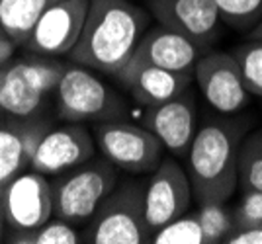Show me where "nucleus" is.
I'll return each mask as SVG.
<instances>
[{"label": "nucleus", "instance_id": "9d476101", "mask_svg": "<svg viewBox=\"0 0 262 244\" xmlns=\"http://www.w3.org/2000/svg\"><path fill=\"white\" fill-rule=\"evenodd\" d=\"M90 0H61L37 20L24 49L35 55H71L82 34Z\"/></svg>", "mask_w": 262, "mask_h": 244}, {"label": "nucleus", "instance_id": "1a4fd4ad", "mask_svg": "<svg viewBox=\"0 0 262 244\" xmlns=\"http://www.w3.org/2000/svg\"><path fill=\"white\" fill-rule=\"evenodd\" d=\"M194 78L206 102L219 113H237L251 102L233 53L206 51L194 67Z\"/></svg>", "mask_w": 262, "mask_h": 244}, {"label": "nucleus", "instance_id": "bb28decb", "mask_svg": "<svg viewBox=\"0 0 262 244\" xmlns=\"http://www.w3.org/2000/svg\"><path fill=\"white\" fill-rule=\"evenodd\" d=\"M6 229H8V223H6V209H4V191L0 188V242H4Z\"/></svg>", "mask_w": 262, "mask_h": 244}, {"label": "nucleus", "instance_id": "6ab92c4d", "mask_svg": "<svg viewBox=\"0 0 262 244\" xmlns=\"http://www.w3.org/2000/svg\"><path fill=\"white\" fill-rule=\"evenodd\" d=\"M4 242L10 244H78L82 242V234L73 227V223L51 217L43 225L28 231H10L4 236Z\"/></svg>", "mask_w": 262, "mask_h": 244}, {"label": "nucleus", "instance_id": "4be33fe9", "mask_svg": "<svg viewBox=\"0 0 262 244\" xmlns=\"http://www.w3.org/2000/svg\"><path fill=\"white\" fill-rule=\"evenodd\" d=\"M149 244H204V233L196 213H184L155 231Z\"/></svg>", "mask_w": 262, "mask_h": 244}, {"label": "nucleus", "instance_id": "412c9836", "mask_svg": "<svg viewBox=\"0 0 262 244\" xmlns=\"http://www.w3.org/2000/svg\"><path fill=\"white\" fill-rule=\"evenodd\" d=\"M196 217L204 233V244L223 242L225 236L233 233L235 221H233V209L227 207V201H208L200 203Z\"/></svg>", "mask_w": 262, "mask_h": 244}, {"label": "nucleus", "instance_id": "2eb2a0df", "mask_svg": "<svg viewBox=\"0 0 262 244\" xmlns=\"http://www.w3.org/2000/svg\"><path fill=\"white\" fill-rule=\"evenodd\" d=\"M204 53H206V49L202 45H198L190 37L159 23L157 28L147 30L143 34L141 41L137 43L135 53L129 61L194 75L198 59Z\"/></svg>", "mask_w": 262, "mask_h": 244}, {"label": "nucleus", "instance_id": "dca6fc26", "mask_svg": "<svg viewBox=\"0 0 262 244\" xmlns=\"http://www.w3.org/2000/svg\"><path fill=\"white\" fill-rule=\"evenodd\" d=\"M47 129H51V121L41 115L32 119L4 117L0 121V188L30 168L35 147Z\"/></svg>", "mask_w": 262, "mask_h": 244}, {"label": "nucleus", "instance_id": "20e7f679", "mask_svg": "<svg viewBox=\"0 0 262 244\" xmlns=\"http://www.w3.org/2000/svg\"><path fill=\"white\" fill-rule=\"evenodd\" d=\"M151 233L145 223V184L123 180L100 203L82 231L88 244H149Z\"/></svg>", "mask_w": 262, "mask_h": 244}, {"label": "nucleus", "instance_id": "c756f323", "mask_svg": "<svg viewBox=\"0 0 262 244\" xmlns=\"http://www.w3.org/2000/svg\"><path fill=\"white\" fill-rule=\"evenodd\" d=\"M6 43H12V41L8 39V35L4 34V30L0 28V45H6Z\"/></svg>", "mask_w": 262, "mask_h": 244}, {"label": "nucleus", "instance_id": "c85d7f7f", "mask_svg": "<svg viewBox=\"0 0 262 244\" xmlns=\"http://www.w3.org/2000/svg\"><path fill=\"white\" fill-rule=\"evenodd\" d=\"M249 37L251 39H262V18L256 22V26L252 28L251 32H249Z\"/></svg>", "mask_w": 262, "mask_h": 244}, {"label": "nucleus", "instance_id": "cd10ccee", "mask_svg": "<svg viewBox=\"0 0 262 244\" xmlns=\"http://www.w3.org/2000/svg\"><path fill=\"white\" fill-rule=\"evenodd\" d=\"M14 47H16L14 43L0 45V67H2L6 61H8V57H10V53L14 51Z\"/></svg>", "mask_w": 262, "mask_h": 244}, {"label": "nucleus", "instance_id": "ddd939ff", "mask_svg": "<svg viewBox=\"0 0 262 244\" xmlns=\"http://www.w3.org/2000/svg\"><path fill=\"white\" fill-rule=\"evenodd\" d=\"M143 125L157 135L163 147L178 158H186L198 131V108L192 90L188 88L172 100L149 106Z\"/></svg>", "mask_w": 262, "mask_h": 244}, {"label": "nucleus", "instance_id": "b1692460", "mask_svg": "<svg viewBox=\"0 0 262 244\" xmlns=\"http://www.w3.org/2000/svg\"><path fill=\"white\" fill-rule=\"evenodd\" d=\"M221 22L235 30H252L262 18V0H213Z\"/></svg>", "mask_w": 262, "mask_h": 244}, {"label": "nucleus", "instance_id": "f257e3e1", "mask_svg": "<svg viewBox=\"0 0 262 244\" xmlns=\"http://www.w3.org/2000/svg\"><path fill=\"white\" fill-rule=\"evenodd\" d=\"M149 26V14L129 0H90L71 61L110 77L127 65Z\"/></svg>", "mask_w": 262, "mask_h": 244}, {"label": "nucleus", "instance_id": "a878e982", "mask_svg": "<svg viewBox=\"0 0 262 244\" xmlns=\"http://www.w3.org/2000/svg\"><path fill=\"white\" fill-rule=\"evenodd\" d=\"M225 244H262V227H247L233 229V233L225 236Z\"/></svg>", "mask_w": 262, "mask_h": 244}, {"label": "nucleus", "instance_id": "5701e85b", "mask_svg": "<svg viewBox=\"0 0 262 244\" xmlns=\"http://www.w3.org/2000/svg\"><path fill=\"white\" fill-rule=\"evenodd\" d=\"M241 68V77L251 96L262 98V39H249L233 51Z\"/></svg>", "mask_w": 262, "mask_h": 244}, {"label": "nucleus", "instance_id": "39448f33", "mask_svg": "<svg viewBox=\"0 0 262 244\" xmlns=\"http://www.w3.org/2000/svg\"><path fill=\"white\" fill-rule=\"evenodd\" d=\"M118 170L120 168L112 164L106 156H92L86 162L55 176L51 182L53 215L73 225L88 221L118 186Z\"/></svg>", "mask_w": 262, "mask_h": 244}, {"label": "nucleus", "instance_id": "f03ea898", "mask_svg": "<svg viewBox=\"0 0 262 244\" xmlns=\"http://www.w3.org/2000/svg\"><path fill=\"white\" fill-rule=\"evenodd\" d=\"M241 131L237 123L209 121L196 131L188 151V178L196 203L227 201L239 186L237 158Z\"/></svg>", "mask_w": 262, "mask_h": 244}, {"label": "nucleus", "instance_id": "4468645a", "mask_svg": "<svg viewBox=\"0 0 262 244\" xmlns=\"http://www.w3.org/2000/svg\"><path fill=\"white\" fill-rule=\"evenodd\" d=\"M149 8L161 26L190 37L204 49L219 34L221 16L213 0H149Z\"/></svg>", "mask_w": 262, "mask_h": 244}, {"label": "nucleus", "instance_id": "423d86ee", "mask_svg": "<svg viewBox=\"0 0 262 244\" xmlns=\"http://www.w3.org/2000/svg\"><path fill=\"white\" fill-rule=\"evenodd\" d=\"M55 104L65 121H114L127 113L120 94L104 84L92 68L78 63H67L55 90Z\"/></svg>", "mask_w": 262, "mask_h": 244}, {"label": "nucleus", "instance_id": "0eeeda50", "mask_svg": "<svg viewBox=\"0 0 262 244\" xmlns=\"http://www.w3.org/2000/svg\"><path fill=\"white\" fill-rule=\"evenodd\" d=\"M92 137L102 156L129 174H151L163 162L166 151L145 125L121 119L94 123Z\"/></svg>", "mask_w": 262, "mask_h": 244}, {"label": "nucleus", "instance_id": "393cba45", "mask_svg": "<svg viewBox=\"0 0 262 244\" xmlns=\"http://www.w3.org/2000/svg\"><path fill=\"white\" fill-rule=\"evenodd\" d=\"M235 229L262 227V191H245L239 203L233 207Z\"/></svg>", "mask_w": 262, "mask_h": 244}, {"label": "nucleus", "instance_id": "f8f14e48", "mask_svg": "<svg viewBox=\"0 0 262 244\" xmlns=\"http://www.w3.org/2000/svg\"><path fill=\"white\" fill-rule=\"evenodd\" d=\"M2 191L10 231L35 229L53 217L51 182L41 172H22L2 186Z\"/></svg>", "mask_w": 262, "mask_h": 244}, {"label": "nucleus", "instance_id": "f3484780", "mask_svg": "<svg viewBox=\"0 0 262 244\" xmlns=\"http://www.w3.org/2000/svg\"><path fill=\"white\" fill-rule=\"evenodd\" d=\"M116 78L145 108L172 100L186 92L194 82L192 72H176L137 61H127V65L121 68Z\"/></svg>", "mask_w": 262, "mask_h": 244}, {"label": "nucleus", "instance_id": "a211bd4d", "mask_svg": "<svg viewBox=\"0 0 262 244\" xmlns=\"http://www.w3.org/2000/svg\"><path fill=\"white\" fill-rule=\"evenodd\" d=\"M61 0H0V28L16 47H24L37 20Z\"/></svg>", "mask_w": 262, "mask_h": 244}, {"label": "nucleus", "instance_id": "7ed1b4c3", "mask_svg": "<svg viewBox=\"0 0 262 244\" xmlns=\"http://www.w3.org/2000/svg\"><path fill=\"white\" fill-rule=\"evenodd\" d=\"M67 63L57 57L30 55L6 61L0 67V115L16 119L39 117L55 96Z\"/></svg>", "mask_w": 262, "mask_h": 244}, {"label": "nucleus", "instance_id": "9b49d317", "mask_svg": "<svg viewBox=\"0 0 262 244\" xmlns=\"http://www.w3.org/2000/svg\"><path fill=\"white\" fill-rule=\"evenodd\" d=\"M96 143L92 131L82 123L69 121L63 127H51L35 147L30 162V170L41 172L45 176H59L71 168L78 166L92 158Z\"/></svg>", "mask_w": 262, "mask_h": 244}, {"label": "nucleus", "instance_id": "aec40b11", "mask_svg": "<svg viewBox=\"0 0 262 244\" xmlns=\"http://www.w3.org/2000/svg\"><path fill=\"white\" fill-rule=\"evenodd\" d=\"M237 172L243 191H262V127L254 129L241 141Z\"/></svg>", "mask_w": 262, "mask_h": 244}, {"label": "nucleus", "instance_id": "6e6552de", "mask_svg": "<svg viewBox=\"0 0 262 244\" xmlns=\"http://www.w3.org/2000/svg\"><path fill=\"white\" fill-rule=\"evenodd\" d=\"M194 200L192 184L176 158H166L145 182V223L153 236L166 223L188 213Z\"/></svg>", "mask_w": 262, "mask_h": 244}]
</instances>
